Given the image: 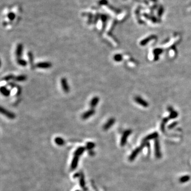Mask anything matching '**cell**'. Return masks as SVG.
<instances>
[{"label": "cell", "mask_w": 191, "mask_h": 191, "mask_svg": "<svg viewBox=\"0 0 191 191\" xmlns=\"http://www.w3.org/2000/svg\"><path fill=\"white\" fill-rule=\"evenodd\" d=\"M142 147L136 149L133 152V153L131 154V155L130 156V160L132 161V160H134V159H135V158L136 157V156H137V155H138V154L139 153V152L142 150Z\"/></svg>", "instance_id": "cell-12"}, {"label": "cell", "mask_w": 191, "mask_h": 191, "mask_svg": "<svg viewBox=\"0 0 191 191\" xmlns=\"http://www.w3.org/2000/svg\"><path fill=\"white\" fill-rule=\"evenodd\" d=\"M0 112L2 113V114H3L5 115L6 117H7L8 118L13 119H14L16 117V115H15L13 113H12L9 110H7L6 109L3 108L1 106V108H0Z\"/></svg>", "instance_id": "cell-2"}, {"label": "cell", "mask_w": 191, "mask_h": 191, "mask_svg": "<svg viewBox=\"0 0 191 191\" xmlns=\"http://www.w3.org/2000/svg\"><path fill=\"white\" fill-rule=\"evenodd\" d=\"M154 147H155V153H156V156L157 158H160L161 157V153L160 150V145L159 141L158 140H156L154 142Z\"/></svg>", "instance_id": "cell-10"}, {"label": "cell", "mask_w": 191, "mask_h": 191, "mask_svg": "<svg viewBox=\"0 0 191 191\" xmlns=\"http://www.w3.org/2000/svg\"><path fill=\"white\" fill-rule=\"evenodd\" d=\"M131 133V131L130 130L125 131V132H124L123 136H122V139H121V144L122 146H124L125 144V143H126V140H127L128 136H129V135Z\"/></svg>", "instance_id": "cell-9"}, {"label": "cell", "mask_w": 191, "mask_h": 191, "mask_svg": "<svg viewBox=\"0 0 191 191\" xmlns=\"http://www.w3.org/2000/svg\"><path fill=\"white\" fill-rule=\"evenodd\" d=\"M99 102V98L98 96H95L92 98L90 102V107L91 109H95Z\"/></svg>", "instance_id": "cell-6"}, {"label": "cell", "mask_w": 191, "mask_h": 191, "mask_svg": "<svg viewBox=\"0 0 191 191\" xmlns=\"http://www.w3.org/2000/svg\"><path fill=\"white\" fill-rule=\"evenodd\" d=\"M55 141L56 143V144L59 145H63L64 143V141L61 138H56L55 140Z\"/></svg>", "instance_id": "cell-20"}, {"label": "cell", "mask_w": 191, "mask_h": 191, "mask_svg": "<svg viewBox=\"0 0 191 191\" xmlns=\"http://www.w3.org/2000/svg\"><path fill=\"white\" fill-rule=\"evenodd\" d=\"M87 147L89 149H92L94 147V144L93 143H89L87 145Z\"/></svg>", "instance_id": "cell-23"}, {"label": "cell", "mask_w": 191, "mask_h": 191, "mask_svg": "<svg viewBox=\"0 0 191 191\" xmlns=\"http://www.w3.org/2000/svg\"><path fill=\"white\" fill-rule=\"evenodd\" d=\"M157 136H158V134L157 133H154L151 134H150V135H149L148 136L146 137L144 139L145 140L144 142H145L146 141H148V140H149L156 138Z\"/></svg>", "instance_id": "cell-18"}, {"label": "cell", "mask_w": 191, "mask_h": 191, "mask_svg": "<svg viewBox=\"0 0 191 191\" xmlns=\"http://www.w3.org/2000/svg\"><path fill=\"white\" fill-rule=\"evenodd\" d=\"M14 77L15 76L13 75H12V74H9V75H8L7 76H4L3 78L2 79V80L5 81H8L12 79H14Z\"/></svg>", "instance_id": "cell-21"}, {"label": "cell", "mask_w": 191, "mask_h": 191, "mask_svg": "<svg viewBox=\"0 0 191 191\" xmlns=\"http://www.w3.org/2000/svg\"><path fill=\"white\" fill-rule=\"evenodd\" d=\"M85 148L81 147V148H78L75 152V153H74V156L79 157L85 151Z\"/></svg>", "instance_id": "cell-16"}, {"label": "cell", "mask_w": 191, "mask_h": 191, "mask_svg": "<svg viewBox=\"0 0 191 191\" xmlns=\"http://www.w3.org/2000/svg\"><path fill=\"white\" fill-rule=\"evenodd\" d=\"M78 161H79V157L74 156V157L73 158L71 166L72 169L74 170L76 168L77 165V163H78Z\"/></svg>", "instance_id": "cell-13"}, {"label": "cell", "mask_w": 191, "mask_h": 191, "mask_svg": "<svg viewBox=\"0 0 191 191\" xmlns=\"http://www.w3.org/2000/svg\"><path fill=\"white\" fill-rule=\"evenodd\" d=\"M134 100H135V102L137 104H138L139 105L142 106V107H147L148 106V103L145 100H144V99H143L141 97H136L135 98V99H134Z\"/></svg>", "instance_id": "cell-7"}, {"label": "cell", "mask_w": 191, "mask_h": 191, "mask_svg": "<svg viewBox=\"0 0 191 191\" xmlns=\"http://www.w3.org/2000/svg\"><path fill=\"white\" fill-rule=\"evenodd\" d=\"M14 80L18 82H23L27 80V76L25 75H19L18 76H15Z\"/></svg>", "instance_id": "cell-14"}, {"label": "cell", "mask_w": 191, "mask_h": 191, "mask_svg": "<svg viewBox=\"0 0 191 191\" xmlns=\"http://www.w3.org/2000/svg\"><path fill=\"white\" fill-rule=\"evenodd\" d=\"M0 91H1V93L5 97L9 96L11 94V91L4 86H1L0 88Z\"/></svg>", "instance_id": "cell-11"}, {"label": "cell", "mask_w": 191, "mask_h": 191, "mask_svg": "<svg viewBox=\"0 0 191 191\" xmlns=\"http://www.w3.org/2000/svg\"><path fill=\"white\" fill-rule=\"evenodd\" d=\"M95 113L96 111L95 109L90 108V109L88 110L86 112L83 113V114L81 116V117L83 119L86 120V119H87L88 118L91 117L92 116H93L95 114Z\"/></svg>", "instance_id": "cell-5"}, {"label": "cell", "mask_w": 191, "mask_h": 191, "mask_svg": "<svg viewBox=\"0 0 191 191\" xmlns=\"http://www.w3.org/2000/svg\"><path fill=\"white\" fill-rule=\"evenodd\" d=\"M61 84L62 88L65 93H68L70 91V86L68 84L67 80L65 77H62L61 80Z\"/></svg>", "instance_id": "cell-1"}, {"label": "cell", "mask_w": 191, "mask_h": 191, "mask_svg": "<svg viewBox=\"0 0 191 191\" xmlns=\"http://www.w3.org/2000/svg\"><path fill=\"white\" fill-rule=\"evenodd\" d=\"M23 51V46L22 44H19L17 45L16 49V56L18 58H21L22 56Z\"/></svg>", "instance_id": "cell-4"}, {"label": "cell", "mask_w": 191, "mask_h": 191, "mask_svg": "<svg viewBox=\"0 0 191 191\" xmlns=\"http://www.w3.org/2000/svg\"><path fill=\"white\" fill-rule=\"evenodd\" d=\"M113 59L114 60L117 62H121L123 59V56L121 54H115L114 57H113Z\"/></svg>", "instance_id": "cell-17"}, {"label": "cell", "mask_w": 191, "mask_h": 191, "mask_svg": "<svg viewBox=\"0 0 191 191\" xmlns=\"http://www.w3.org/2000/svg\"><path fill=\"white\" fill-rule=\"evenodd\" d=\"M36 67L39 68H42V69H46L52 67L51 63L49 62H39L36 64Z\"/></svg>", "instance_id": "cell-3"}, {"label": "cell", "mask_w": 191, "mask_h": 191, "mask_svg": "<svg viewBox=\"0 0 191 191\" xmlns=\"http://www.w3.org/2000/svg\"><path fill=\"white\" fill-rule=\"evenodd\" d=\"M190 176H184L181 177L180 178V181L181 182V183H185V182H186V181H189L190 180Z\"/></svg>", "instance_id": "cell-22"}, {"label": "cell", "mask_w": 191, "mask_h": 191, "mask_svg": "<svg viewBox=\"0 0 191 191\" xmlns=\"http://www.w3.org/2000/svg\"><path fill=\"white\" fill-rule=\"evenodd\" d=\"M17 63L18 64L20 65V66H21L23 67H26L28 64L26 60H25V59H23L21 58H18L17 61Z\"/></svg>", "instance_id": "cell-15"}, {"label": "cell", "mask_w": 191, "mask_h": 191, "mask_svg": "<svg viewBox=\"0 0 191 191\" xmlns=\"http://www.w3.org/2000/svg\"><path fill=\"white\" fill-rule=\"evenodd\" d=\"M28 56L30 63L32 65L34 63V56L31 52H29L28 53Z\"/></svg>", "instance_id": "cell-19"}, {"label": "cell", "mask_w": 191, "mask_h": 191, "mask_svg": "<svg viewBox=\"0 0 191 191\" xmlns=\"http://www.w3.org/2000/svg\"><path fill=\"white\" fill-rule=\"evenodd\" d=\"M115 122V119L114 118H111L109 119V120L107 121L106 124L104 125L103 129L104 130H108L110 129Z\"/></svg>", "instance_id": "cell-8"}]
</instances>
